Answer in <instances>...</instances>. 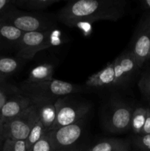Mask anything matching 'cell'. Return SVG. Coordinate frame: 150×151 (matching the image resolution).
I'll use <instances>...</instances> for the list:
<instances>
[{
  "mask_svg": "<svg viewBox=\"0 0 150 151\" xmlns=\"http://www.w3.org/2000/svg\"><path fill=\"white\" fill-rule=\"evenodd\" d=\"M14 7L15 0H0V16Z\"/></svg>",
  "mask_w": 150,
  "mask_h": 151,
  "instance_id": "25",
  "label": "cell"
},
{
  "mask_svg": "<svg viewBox=\"0 0 150 151\" xmlns=\"http://www.w3.org/2000/svg\"><path fill=\"white\" fill-rule=\"evenodd\" d=\"M130 51L141 69L150 58V33L147 13L141 19L134 35Z\"/></svg>",
  "mask_w": 150,
  "mask_h": 151,
  "instance_id": "8",
  "label": "cell"
},
{
  "mask_svg": "<svg viewBox=\"0 0 150 151\" xmlns=\"http://www.w3.org/2000/svg\"><path fill=\"white\" fill-rule=\"evenodd\" d=\"M38 118L35 106L31 105L19 116L4 123V139L26 140L31 128Z\"/></svg>",
  "mask_w": 150,
  "mask_h": 151,
  "instance_id": "7",
  "label": "cell"
},
{
  "mask_svg": "<svg viewBox=\"0 0 150 151\" xmlns=\"http://www.w3.org/2000/svg\"><path fill=\"white\" fill-rule=\"evenodd\" d=\"M54 29L40 32H24L17 48L19 60H32L38 52L54 44Z\"/></svg>",
  "mask_w": 150,
  "mask_h": 151,
  "instance_id": "4",
  "label": "cell"
},
{
  "mask_svg": "<svg viewBox=\"0 0 150 151\" xmlns=\"http://www.w3.org/2000/svg\"><path fill=\"white\" fill-rule=\"evenodd\" d=\"M140 6L141 9L147 13H150V0H143L140 2Z\"/></svg>",
  "mask_w": 150,
  "mask_h": 151,
  "instance_id": "27",
  "label": "cell"
},
{
  "mask_svg": "<svg viewBox=\"0 0 150 151\" xmlns=\"http://www.w3.org/2000/svg\"><path fill=\"white\" fill-rule=\"evenodd\" d=\"M31 100V99H30ZM32 104L35 106L38 117L47 131H50L55 122L57 116L56 100L45 99H32Z\"/></svg>",
  "mask_w": 150,
  "mask_h": 151,
  "instance_id": "11",
  "label": "cell"
},
{
  "mask_svg": "<svg viewBox=\"0 0 150 151\" xmlns=\"http://www.w3.org/2000/svg\"><path fill=\"white\" fill-rule=\"evenodd\" d=\"M113 62L115 72V86H122L128 83L140 69L135 58L130 50L121 54Z\"/></svg>",
  "mask_w": 150,
  "mask_h": 151,
  "instance_id": "9",
  "label": "cell"
},
{
  "mask_svg": "<svg viewBox=\"0 0 150 151\" xmlns=\"http://www.w3.org/2000/svg\"><path fill=\"white\" fill-rule=\"evenodd\" d=\"M1 19H0V23H1Z\"/></svg>",
  "mask_w": 150,
  "mask_h": 151,
  "instance_id": "31",
  "label": "cell"
},
{
  "mask_svg": "<svg viewBox=\"0 0 150 151\" xmlns=\"http://www.w3.org/2000/svg\"><path fill=\"white\" fill-rule=\"evenodd\" d=\"M147 18H148V25H149V30L150 33V13H147ZM150 59V58H149Z\"/></svg>",
  "mask_w": 150,
  "mask_h": 151,
  "instance_id": "30",
  "label": "cell"
},
{
  "mask_svg": "<svg viewBox=\"0 0 150 151\" xmlns=\"http://www.w3.org/2000/svg\"><path fill=\"white\" fill-rule=\"evenodd\" d=\"M21 66L19 58L0 56V84L18 71Z\"/></svg>",
  "mask_w": 150,
  "mask_h": 151,
  "instance_id": "18",
  "label": "cell"
},
{
  "mask_svg": "<svg viewBox=\"0 0 150 151\" xmlns=\"http://www.w3.org/2000/svg\"><path fill=\"white\" fill-rule=\"evenodd\" d=\"M1 22L9 24L23 32H40L53 29L57 25V16L41 12L11 9L0 16Z\"/></svg>",
  "mask_w": 150,
  "mask_h": 151,
  "instance_id": "2",
  "label": "cell"
},
{
  "mask_svg": "<svg viewBox=\"0 0 150 151\" xmlns=\"http://www.w3.org/2000/svg\"><path fill=\"white\" fill-rule=\"evenodd\" d=\"M132 111V108L126 103H119L115 105L107 119V128L109 131L121 133L129 130Z\"/></svg>",
  "mask_w": 150,
  "mask_h": 151,
  "instance_id": "10",
  "label": "cell"
},
{
  "mask_svg": "<svg viewBox=\"0 0 150 151\" xmlns=\"http://www.w3.org/2000/svg\"><path fill=\"white\" fill-rule=\"evenodd\" d=\"M28 151H52V144L49 132L41 140L34 144Z\"/></svg>",
  "mask_w": 150,
  "mask_h": 151,
  "instance_id": "24",
  "label": "cell"
},
{
  "mask_svg": "<svg viewBox=\"0 0 150 151\" xmlns=\"http://www.w3.org/2000/svg\"><path fill=\"white\" fill-rule=\"evenodd\" d=\"M132 144L136 151H150V134L135 135Z\"/></svg>",
  "mask_w": 150,
  "mask_h": 151,
  "instance_id": "21",
  "label": "cell"
},
{
  "mask_svg": "<svg viewBox=\"0 0 150 151\" xmlns=\"http://www.w3.org/2000/svg\"><path fill=\"white\" fill-rule=\"evenodd\" d=\"M90 88H109L115 86V72L113 62L108 63L104 69L90 76L85 81Z\"/></svg>",
  "mask_w": 150,
  "mask_h": 151,
  "instance_id": "13",
  "label": "cell"
},
{
  "mask_svg": "<svg viewBox=\"0 0 150 151\" xmlns=\"http://www.w3.org/2000/svg\"><path fill=\"white\" fill-rule=\"evenodd\" d=\"M47 132H48V131H46V129L45 127L44 126L42 122L40 121L39 118H37L35 122H34V124L32 125V128H31L30 131H29V134H28L27 138L25 140V141H26L28 150H29L34 144H35L37 142L41 140V139L46 134Z\"/></svg>",
  "mask_w": 150,
  "mask_h": 151,
  "instance_id": "20",
  "label": "cell"
},
{
  "mask_svg": "<svg viewBox=\"0 0 150 151\" xmlns=\"http://www.w3.org/2000/svg\"><path fill=\"white\" fill-rule=\"evenodd\" d=\"M60 0H15V6L20 10L32 12H41Z\"/></svg>",
  "mask_w": 150,
  "mask_h": 151,
  "instance_id": "17",
  "label": "cell"
},
{
  "mask_svg": "<svg viewBox=\"0 0 150 151\" xmlns=\"http://www.w3.org/2000/svg\"><path fill=\"white\" fill-rule=\"evenodd\" d=\"M54 66L50 63H41L38 65L29 72L26 81L30 83H40L53 80Z\"/></svg>",
  "mask_w": 150,
  "mask_h": 151,
  "instance_id": "16",
  "label": "cell"
},
{
  "mask_svg": "<svg viewBox=\"0 0 150 151\" xmlns=\"http://www.w3.org/2000/svg\"><path fill=\"white\" fill-rule=\"evenodd\" d=\"M147 114L146 107L139 106L133 109L131 117L130 128L135 135L141 134L146 122Z\"/></svg>",
  "mask_w": 150,
  "mask_h": 151,
  "instance_id": "19",
  "label": "cell"
},
{
  "mask_svg": "<svg viewBox=\"0 0 150 151\" xmlns=\"http://www.w3.org/2000/svg\"><path fill=\"white\" fill-rule=\"evenodd\" d=\"M32 105V100L24 95H17L7 100L0 110V119L3 123L17 117Z\"/></svg>",
  "mask_w": 150,
  "mask_h": 151,
  "instance_id": "12",
  "label": "cell"
},
{
  "mask_svg": "<svg viewBox=\"0 0 150 151\" xmlns=\"http://www.w3.org/2000/svg\"><path fill=\"white\" fill-rule=\"evenodd\" d=\"M83 131L84 122L81 119L73 125L48 131L52 144V151H77Z\"/></svg>",
  "mask_w": 150,
  "mask_h": 151,
  "instance_id": "6",
  "label": "cell"
},
{
  "mask_svg": "<svg viewBox=\"0 0 150 151\" xmlns=\"http://www.w3.org/2000/svg\"><path fill=\"white\" fill-rule=\"evenodd\" d=\"M150 60V59H149ZM138 87L142 93L143 95L146 97L147 100H150V65L148 69L144 72L141 76L139 82H138Z\"/></svg>",
  "mask_w": 150,
  "mask_h": 151,
  "instance_id": "23",
  "label": "cell"
},
{
  "mask_svg": "<svg viewBox=\"0 0 150 151\" xmlns=\"http://www.w3.org/2000/svg\"><path fill=\"white\" fill-rule=\"evenodd\" d=\"M130 142L119 139H107L99 142L88 151H130Z\"/></svg>",
  "mask_w": 150,
  "mask_h": 151,
  "instance_id": "15",
  "label": "cell"
},
{
  "mask_svg": "<svg viewBox=\"0 0 150 151\" xmlns=\"http://www.w3.org/2000/svg\"><path fill=\"white\" fill-rule=\"evenodd\" d=\"M128 7V2L125 0L71 1L60 9L57 19L68 27H75L81 22H116L125 16Z\"/></svg>",
  "mask_w": 150,
  "mask_h": 151,
  "instance_id": "1",
  "label": "cell"
},
{
  "mask_svg": "<svg viewBox=\"0 0 150 151\" xmlns=\"http://www.w3.org/2000/svg\"><path fill=\"white\" fill-rule=\"evenodd\" d=\"M23 33L15 27L1 22L0 23V51L17 50Z\"/></svg>",
  "mask_w": 150,
  "mask_h": 151,
  "instance_id": "14",
  "label": "cell"
},
{
  "mask_svg": "<svg viewBox=\"0 0 150 151\" xmlns=\"http://www.w3.org/2000/svg\"><path fill=\"white\" fill-rule=\"evenodd\" d=\"M57 116L51 131L73 125L80 121L89 111L91 106L85 103H74L59 98L56 100Z\"/></svg>",
  "mask_w": 150,
  "mask_h": 151,
  "instance_id": "5",
  "label": "cell"
},
{
  "mask_svg": "<svg viewBox=\"0 0 150 151\" xmlns=\"http://www.w3.org/2000/svg\"><path fill=\"white\" fill-rule=\"evenodd\" d=\"M4 141V123L2 120L0 119V150H1V144Z\"/></svg>",
  "mask_w": 150,
  "mask_h": 151,
  "instance_id": "28",
  "label": "cell"
},
{
  "mask_svg": "<svg viewBox=\"0 0 150 151\" xmlns=\"http://www.w3.org/2000/svg\"><path fill=\"white\" fill-rule=\"evenodd\" d=\"M21 90L22 95L31 100H57L69 94L82 92L83 88L71 83L53 79L40 83H30L25 81L22 83Z\"/></svg>",
  "mask_w": 150,
  "mask_h": 151,
  "instance_id": "3",
  "label": "cell"
},
{
  "mask_svg": "<svg viewBox=\"0 0 150 151\" xmlns=\"http://www.w3.org/2000/svg\"><path fill=\"white\" fill-rule=\"evenodd\" d=\"M146 109V119L145 125H144V128H143L141 134H150V100H149V104Z\"/></svg>",
  "mask_w": 150,
  "mask_h": 151,
  "instance_id": "26",
  "label": "cell"
},
{
  "mask_svg": "<svg viewBox=\"0 0 150 151\" xmlns=\"http://www.w3.org/2000/svg\"><path fill=\"white\" fill-rule=\"evenodd\" d=\"M2 151H28L25 140L6 139L2 145Z\"/></svg>",
  "mask_w": 150,
  "mask_h": 151,
  "instance_id": "22",
  "label": "cell"
},
{
  "mask_svg": "<svg viewBox=\"0 0 150 151\" xmlns=\"http://www.w3.org/2000/svg\"><path fill=\"white\" fill-rule=\"evenodd\" d=\"M6 101H7V97H6L5 94L3 93V91L0 89V110Z\"/></svg>",
  "mask_w": 150,
  "mask_h": 151,
  "instance_id": "29",
  "label": "cell"
}]
</instances>
